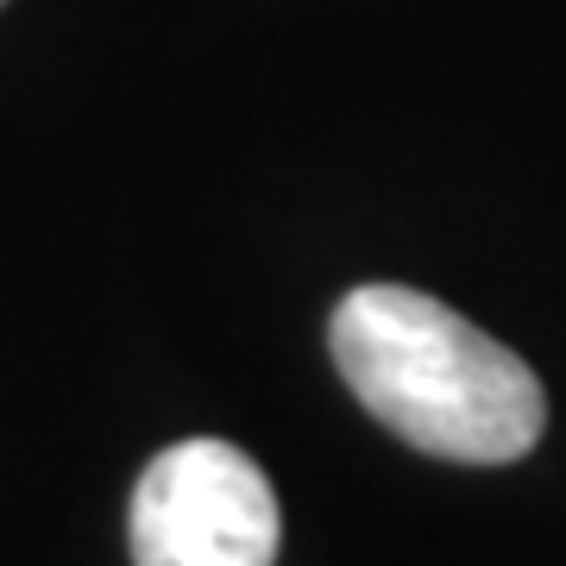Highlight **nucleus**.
<instances>
[{"instance_id":"1","label":"nucleus","mask_w":566,"mask_h":566,"mask_svg":"<svg viewBox=\"0 0 566 566\" xmlns=\"http://www.w3.org/2000/svg\"><path fill=\"white\" fill-rule=\"evenodd\" d=\"M327 346L346 390L434 460L510 465L547 428L542 378L504 340L409 283L346 290L327 322Z\"/></svg>"},{"instance_id":"2","label":"nucleus","mask_w":566,"mask_h":566,"mask_svg":"<svg viewBox=\"0 0 566 566\" xmlns=\"http://www.w3.org/2000/svg\"><path fill=\"white\" fill-rule=\"evenodd\" d=\"M133 566H277L283 510L233 441H177L139 472L126 504Z\"/></svg>"},{"instance_id":"3","label":"nucleus","mask_w":566,"mask_h":566,"mask_svg":"<svg viewBox=\"0 0 566 566\" xmlns=\"http://www.w3.org/2000/svg\"><path fill=\"white\" fill-rule=\"evenodd\" d=\"M0 7H7V0H0Z\"/></svg>"}]
</instances>
